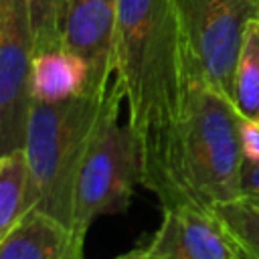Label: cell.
Here are the masks:
<instances>
[{
    "label": "cell",
    "instance_id": "1",
    "mask_svg": "<svg viewBox=\"0 0 259 259\" xmlns=\"http://www.w3.org/2000/svg\"><path fill=\"white\" fill-rule=\"evenodd\" d=\"M113 79L142 152V186L162 208L172 202V148L190 69L172 0H119L113 30Z\"/></svg>",
    "mask_w": 259,
    "mask_h": 259
},
{
    "label": "cell",
    "instance_id": "2",
    "mask_svg": "<svg viewBox=\"0 0 259 259\" xmlns=\"http://www.w3.org/2000/svg\"><path fill=\"white\" fill-rule=\"evenodd\" d=\"M241 113L214 87L192 81L172 148V202L204 210L241 196ZM164 206V208H168Z\"/></svg>",
    "mask_w": 259,
    "mask_h": 259
},
{
    "label": "cell",
    "instance_id": "3",
    "mask_svg": "<svg viewBox=\"0 0 259 259\" xmlns=\"http://www.w3.org/2000/svg\"><path fill=\"white\" fill-rule=\"evenodd\" d=\"M105 95L107 91L87 89L55 103L32 99L24 140L28 210H40L71 227L75 174Z\"/></svg>",
    "mask_w": 259,
    "mask_h": 259
},
{
    "label": "cell",
    "instance_id": "4",
    "mask_svg": "<svg viewBox=\"0 0 259 259\" xmlns=\"http://www.w3.org/2000/svg\"><path fill=\"white\" fill-rule=\"evenodd\" d=\"M121 103L123 91L113 79L75 174L71 229L81 237L95 219L125 212L142 184L140 142L130 123H119Z\"/></svg>",
    "mask_w": 259,
    "mask_h": 259
},
{
    "label": "cell",
    "instance_id": "5",
    "mask_svg": "<svg viewBox=\"0 0 259 259\" xmlns=\"http://www.w3.org/2000/svg\"><path fill=\"white\" fill-rule=\"evenodd\" d=\"M192 81L233 99L235 69L259 0H172Z\"/></svg>",
    "mask_w": 259,
    "mask_h": 259
},
{
    "label": "cell",
    "instance_id": "6",
    "mask_svg": "<svg viewBox=\"0 0 259 259\" xmlns=\"http://www.w3.org/2000/svg\"><path fill=\"white\" fill-rule=\"evenodd\" d=\"M32 57L26 0H0V156L24 150Z\"/></svg>",
    "mask_w": 259,
    "mask_h": 259
},
{
    "label": "cell",
    "instance_id": "7",
    "mask_svg": "<svg viewBox=\"0 0 259 259\" xmlns=\"http://www.w3.org/2000/svg\"><path fill=\"white\" fill-rule=\"evenodd\" d=\"M150 259H251L212 210L194 204L162 208V221L146 245Z\"/></svg>",
    "mask_w": 259,
    "mask_h": 259
},
{
    "label": "cell",
    "instance_id": "8",
    "mask_svg": "<svg viewBox=\"0 0 259 259\" xmlns=\"http://www.w3.org/2000/svg\"><path fill=\"white\" fill-rule=\"evenodd\" d=\"M119 0H67L63 47L89 65V89L107 91L113 81V30Z\"/></svg>",
    "mask_w": 259,
    "mask_h": 259
},
{
    "label": "cell",
    "instance_id": "9",
    "mask_svg": "<svg viewBox=\"0 0 259 259\" xmlns=\"http://www.w3.org/2000/svg\"><path fill=\"white\" fill-rule=\"evenodd\" d=\"M0 259H85V237L30 208L0 239Z\"/></svg>",
    "mask_w": 259,
    "mask_h": 259
},
{
    "label": "cell",
    "instance_id": "10",
    "mask_svg": "<svg viewBox=\"0 0 259 259\" xmlns=\"http://www.w3.org/2000/svg\"><path fill=\"white\" fill-rule=\"evenodd\" d=\"M89 89V65L73 51L61 47L32 57L30 93L34 101L55 103Z\"/></svg>",
    "mask_w": 259,
    "mask_h": 259
},
{
    "label": "cell",
    "instance_id": "11",
    "mask_svg": "<svg viewBox=\"0 0 259 259\" xmlns=\"http://www.w3.org/2000/svg\"><path fill=\"white\" fill-rule=\"evenodd\" d=\"M28 210V168L24 150L0 156V239Z\"/></svg>",
    "mask_w": 259,
    "mask_h": 259
},
{
    "label": "cell",
    "instance_id": "12",
    "mask_svg": "<svg viewBox=\"0 0 259 259\" xmlns=\"http://www.w3.org/2000/svg\"><path fill=\"white\" fill-rule=\"evenodd\" d=\"M233 103L241 117L259 121V22L247 26L233 81Z\"/></svg>",
    "mask_w": 259,
    "mask_h": 259
},
{
    "label": "cell",
    "instance_id": "13",
    "mask_svg": "<svg viewBox=\"0 0 259 259\" xmlns=\"http://www.w3.org/2000/svg\"><path fill=\"white\" fill-rule=\"evenodd\" d=\"M233 239L251 259H259V204L249 198H235L210 208Z\"/></svg>",
    "mask_w": 259,
    "mask_h": 259
},
{
    "label": "cell",
    "instance_id": "14",
    "mask_svg": "<svg viewBox=\"0 0 259 259\" xmlns=\"http://www.w3.org/2000/svg\"><path fill=\"white\" fill-rule=\"evenodd\" d=\"M34 55L63 47L67 0H26Z\"/></svg>",
    "mask_w": 259,
    "mask_h": 259
},
{
    "label": "cell",
    "instance_id": "15",
    "mask_svg": "<svg viewBox=\"0 0 259 259\" xmlns=\"http://www.w3.org/2000/svg\"><path fill=\"white\" fill-rule=\"evenodd\" d=\"M241 146L245 162L259 164V121L241 119Z\"/></svg>",
    "mask_w": 259,
    "mask_h": 259
},
{
    "label": "cell",
    "instance_id": "16",
    "mask_svg": "<svg viewBox=\"0 0 259 259\" xmlns=\"http://www.w3.org/2000/svg\"><path fill=\"white\" fill-rule=\"evenodd\" d=\"M241 196L259 200V164L245 162L241 170Z\"/></svg>",
    "mask_w": 259,
    "mask_h": 259
},
{
    "label": "cell",
    "instance_id": "17",
    "mask_svg": "<svg viewBox=\"0 0 259 259\" xmlns=\"http://www.w3.org/2000/svg\"><path fill=\"white\" fill-rule=\"evenodd\" d=\"M113 259H150V257L144 255V251L138 247V249H132V251H127V253H121V255H117V257H113Z\"/></svg>",
    "mask_w": 259,
    "mask_h": 259
},
{
    "label": "cell",
    "instance_id": "18",
    "mask_svg": "<svg viewBox=\"0 0 259 259\" xmlns=\"http://www.w3.org/2000/svg\"><path fill=\"white\" fill-rule=\"evenodd\" d=\"M257 22H259V10H257Z\"/></svg>",
    "mask_w": 259,
    "mask_h": 259
},
{
    "label": "cell",
    "instance_id": "19",
    "mask_svg": "<svg viewBox=\"0 0 259 259\" xmlns=\"http://www.w3.org/2000/svg\"><path fill=\"white\" fill-rule=\"evenodd\" d=\"M253 202H257V204H259V200H253Z\"/></svg>",
    "mask_w": 259,
    "mask_h": 259
}]
</instances>
